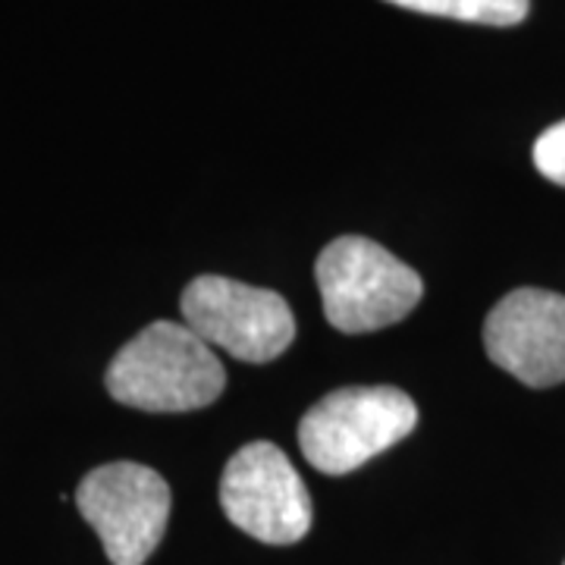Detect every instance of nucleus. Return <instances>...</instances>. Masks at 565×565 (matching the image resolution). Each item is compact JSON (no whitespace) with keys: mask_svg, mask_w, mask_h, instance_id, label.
Segmentation results:
<instances>
[{"mask_svg":"<svg viewBox=\"0 0 565 565\" xmlns=\"http://www.w3.org/2000/svg\"><path fill=\"white\" fill-rule=\"evenodd\" d=\"M180 308L199 340L239 362H274L296 340L292 308L274 289L207 274L182 289Z\"/></svg>","mask_w":565,"mask_h":565,"instance_id":"obj_4","label":"nucleus"},{"mask_svg":"<svg viewBox=\"0 0 565 565\" xmlns=\"http://www.w3.org/2000/svg\"><path fill=\"white\" fill-rule=\"evenodd\" d=\"M327 321L340 333H374L399 323L422 302L418 270L364 236H340L315 264Z\"/></svg>","mask_w":565,"mask_h":565,"instance_id":"obj_2","label":"nucleus"},{"mask_svg":"<svg viewBox=\"0 0 565 565\" xmlns=\"http://www.w3.org/2000/svg\"><path fill=\"white\" fill-rule=\"evenodd\" d=\"M490 362L525 386L565 381V296L550 289H512L484 321Z\"/></svg>","mask_w":565,"mask_h":565,"instance_id":"obj_7","label":"nucleus"},{"mask_svg":"<svg viewBox=\"0 0 565 565\" xmlns=\"http://www.w3.org/2000/svg\"><path fill=\"white\" fill-rule=\"evenodd\" d=\"M415 424L418 405L399 386H343L305 412L299 446L311 468L340 478L405 440Z\"/></svg>","mask_w":565,"mask_h":565,"instance_id":"obj_3","label":"nucleus"},{"mask_svg":"<svg viewBox=\"0 0 565 565\" xmlns=\"http://www.w3.org/2000/svg\"><path fill=\"white\" fill-rule=\"evenodd\" d=\"M226 519L262 544L302 541L311 527V497L280 446L255 440L243 446L221 478Z\"/></svg>","mask_w":565,"mask_h":565,"instance_id":"obj_6","label":"nucleus"},{"mask_svg":"<svg viewBox=\"0 0 565 565\" xmlns=\"http://www.w3.org/2000/svg\"><path fill=\"white\" fill-rule=\"evenodd\" d=\"M386 3L427 17L481 22V25H519L531 10V0H386Z\"/></svg>","mask_w":565,"mask_h":565,"instance_id":"obj_8","label":"nucleus"},{"mask_svg":"<svg viewBox=\"0 0 565 565\" xmlns=\"http://www.w3.org/2000/svg\"><path fill=\"white\" fill-rule=\"evenodd\" d=\"M534 167L550 182L565 185V120L550 126L544 136L534 141Z\"/></svg>","mask_w":565,"mask_h":565,"instance_id":"obj_9","label":"nucleus"},{"mask_svg":"<svg viewBox=\"0 0 565 565\" xmlns=\"http://www.w3.org/2000/svg\"><path fill=\"white\" fill-rule=\"evenodd\" d=\"M104 386L117 403L139 412H195L221 399L226 371L195 330L154 321L114 355Z\"/></svg>","mask_w":565,"mask_h":565,"instance_id":"obj_1","label":"nucleus"},{"mask_svg":"<svg viewBox=\"0 0 565 565\" xmlns=\"http://www.w3.org/2000/svg\"><path fill=\"white\" fill-rule=\"evenodd\" d=\"M82 519L98 531L114 565H145L170 522V487L154 468L110 462L88 471L76 490Z\"/></svg>","mask_w":565,"mask_h":565,"instance_id":"obj_5","label":"nucleus"}]
</instances>
